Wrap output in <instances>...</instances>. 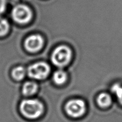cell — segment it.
I'll list each match as a JSON object with an SVG mask.
<instances>
[{
    "mask_svg": "<svg viewBox=\"0 0 122 122\" xmlns=\"http://www.w3.org/2000/svg\"><path fill=\"white\" fill-rule=\"evenodd\" d=\"M20 112L26 117L35 119L39 117L44 112V106L37 100H25L20 106Z\"/></svg>",
    "mask_w": 122,
    "mask_h": 122,
    "instance_id": "6da1fadb",
    "label": "cell"
},
{
    "mask_svg": "<svg viewBox=\"0 0 122 122\" xmlns=\"http://www.w3.org/2000/svg\"><path fill=\"white\" fill-rule=\"evenodd\" d=\"M71 51L67 46L61 45L56 48L51 56L53 64L59 67L67 65L71 58Z\"/></svg>",
    "mask_w": 122,
    "mask_h": 122,
    "instance_id": "7a4b0ae2",
    "label": "cell"
},
{
    "mask_svg": "<svg viewBox=\"0 0 122 122\" xmlns=\"http://www.w3.org/2000/svg\"><path fill=\"white\" fill-rule=\"evenodd\" d=\"M12 17L15 22L20 24L28 23L32 19V11L27 6L19 4L15 6L12 10Z\"/></svg>",
    "mask_w": 122,
    "mask_h": 122,
    "instance_id": "3957f363",
    "label": "cell"
},
{
    "mask_svg": "<svg viewBox=\"0 0 122 122\" xmlns=\"http://www.w3.org/2000/svg\"><path fill=\"white\" fill-rule=\"evenodd\" d=\"M50 71V66L44 62H39L30 66L27 70L29 76L35 79H44Z\"/></svg>",
    "mask_w": 122,
    "mask_h": 122,
    "instance_id": "277c9868",
    "label": "cell"
},
{
    "mask_svg": "<svg viewBox=\"0 0 122 122\" xmlns=\"http://www.w3.org/2000/svg\"><path fill=\"white\" fill-rule=\"evenodd\" d=\"M85 104L82 100H70L66 105L65 110L68 115L72 117H79L85 112Z\"/></svg>",
    "mask_w": 122,
    "mask_h": 122,
    "instance_id": "5b68a950",
    "label": "cell"
},
{
    "mask_svg": "<svg viewBox=\"0 0 122 122\" xmlns=\"http://www.w3.org/2000/svg\"><path fill=\"white\" fill-rule=\"evenodd\" d=\"M44 45L42 37L38 35H34L29 36L25 42V48L27 51L32 52H36L42 48Z\"/></svg>",
    "mask_w": 122,
    "mask_h": 122,
    "instance_id": "8992f818",
    "label": "cell"
},
{
    "mask_svg": "<svg viewBox=\"0 0 122 122\" xmlns=\"http://www.w3.org/2000/svg\"><path fill=\"white\" fill-rule=\"evenodd\" d=\"M38 89V86L35 82H27L24 84L23 86V94L26 96H30L36 92Z\"/></svg>",
    "mask_w": 122,
    "mask_h": 122,
    "instance_id": "52a82bcc",
    "label": "cell"
},
{
    "mask_svg": "<svg viewBox=\"0 0 122 122\" xmlns=\"http://www.w3.org/2000/svg\"><path fill=\"white\" fill-rule=\"evenodd\" d=\"M97 102L100 107H107L112 103V98L108 94L101 93L98 97Z\"/></svg>",
    "mask_w": 122,
    "mask_h": 122,
    "instance_id": "ba28073f",
    "label": "cell"
},
{
    "mask_svg": "<svg viewBox=\"0 0 122 122\" xmlns=\"http://www.w3.org/2000/svg\"><path fill=\"white\" fill-rule=\"evenodd\" d=\"M53 80L56 84H63L67 80L66 73L62 70H57L54 73Z\"/></svg>",
    "mask_w": 122,
    "mask_h": 122,
    "instance_id": "9c48e42d",
    "label": "cell"
},
{
    "mask_svg": "<svg viewBox=\"0 0 122 122\" xmlns=\"http://www.w3.org/2000/svg\"><path fill=\"white\" fill-rule=\"evenodd\" d=\"M10 30V25L7 20L0 16V38L4 37L8 34Z\"/></svg>",
    "mask_w": 122,
    "mask_h": 122,
    "instance_id": "30bf717a",
    "label": "cell"
},
{
    "mask_svg": "<svg viewBox=\"0 0 122 122\" xmlns=\"http://www.w3.org/2000/svg\"><path fill=\"white\" fill-rule=\"evenodd\" d=\"M26 75V71L25 69L21 66L14 68L11 71V76L13 79L17 81H21Z\"/></svg>",
    "mask_w": 122,
    "mask_h": 122,
    "instance_id": "8fae6325",
    "label": "cell"
},
{
    "mask_svg": "<svg viewBox=\"0 0 122 122\" xmlns=\"http://www.w3.org/2000/svg\"><path fill=\"white\" fill-rule=\"evenodd\" d=\"M112 91L115 94L119 102L122 105V86L119 83L113 85L112 88Z\"/></svg>",
    "mask_w": 122,
    "mask_h": 122,
    "instance_id": "7c38bea8",
    "label": "cell"
},
{
    "mask_svg": "<svg viewBox=\"0 0 122 122\" xmlns=\"http://www.w3.org/2000/svg\"><path fill=\"white\" fill-rule=\"evenodd\" d=\"M7 7V0H0V16L5 11Z\"/></svg>",
    "mask_w": 122,
    "mask_h": 122,
    "instance_id": "4fadbf2b",
    "label": "cell"
}]
</instances>
